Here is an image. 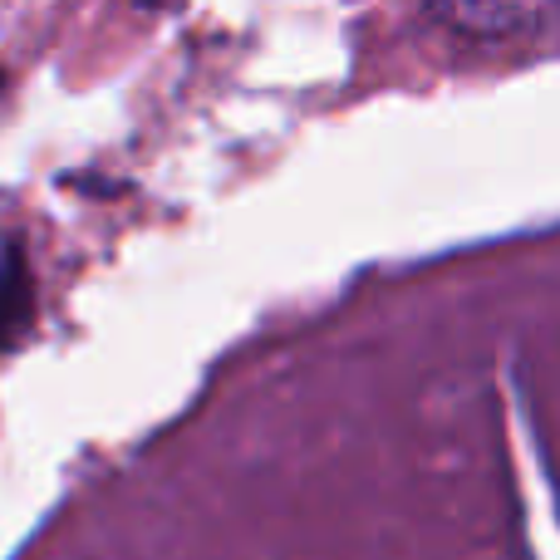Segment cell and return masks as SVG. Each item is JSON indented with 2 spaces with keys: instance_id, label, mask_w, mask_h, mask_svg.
Listing matches in <instances>:
<instances>
[{
  "instance_id": "obj_1",
  "label": "cell",
  "mask_w": 560,
  "mask_h": 560,
  "mask_svg": "<svg viewBox=\"0 0 560 560\" xmlns=\"http://www.w3.org/2000/svg\"><path fill=\"white\" fill-rule=\"evenodd\" d=\"M30 325H35V280H30L25 252L5 246L0 256V354L20 345Z\"/></svg>"
}]
</instances>
